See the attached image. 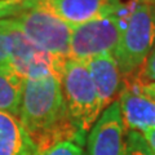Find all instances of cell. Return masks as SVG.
Wrapping results in <instances>:
<instances>
[{"instance_id":"1","label":"cell","mask_w":155,"mask_h":155,"mask_svg":"<svg viewBox=\"0 0 155 155\" xmlns=\"http://www.w3.org/2000/svg\"><path fill=\"white\" fill-rule=\"evenodd\" d=\"M18 119L39 155L62 141H74L80 146L85 141L70 122L61 81L53 75L23 79Z\"/></svg>"},{"instance_id":"2","label":"cell","mask_w":155,"mask_h":155,"mask_svg":"<svg viewBox=\"0 0 155 155\" xmlns=\"http://www.w3.org/2000/svg\"><path fill=\"white\" fill-rule=\"evenodd\" d=\"M155 45V4L138 0L125 19L114 57L123 79L137 75Z\"/></svg>"},{"instance_id":"3","label":"cell","mask_w":155,"mask_h":155,"mask_svg":"<svg viewBox=\"0 0 155 155\" xmlns=\"http://www.w3.org/2000/svg\"><path fill=\"white\" fill-rule=\"evenodd\" d=\"M9 19L39 49L67 58L72 27L43 3L35 0Z\"/></svg>"},{"instance_id":"4","label":"cell","mask_w":155,"mask_h":155,"mask_svg":"<svg viewBox=\"0 0 155 155\" xmlns=\"http://www.w3.org/2000/svg\"><path fill=\"white\" fill-rule=\"evenodd\" d=\"M60 81L70 122L78 132L87 137L102 113L89 72L84 64L67 58Z\"/></svg>"},{"instance_id":"5","label":"cell","mask_w":155,"mask_h":155,"mask_svg":"<svg viewBox=\"0 0 155 155\" xmlns=\"http://www.w3.org/2000/svg\"><path fill=\"white\" fill-rule=\"evenodd\" d=\"M128 16L111 14L74 26L67 58L83 64L98 54L114 53Z\"/></svg>"},{"instance_id":"6","label":"cell","mask_w":155,"mask_h":155,"mask_svg":"<svg viewBox=\"0 0 155 155\" xmlns=\"http://www.w3.org/2000/svg\"><path fill=\"white\" fill-rule=\"evenodd\" d=\"M12 41L13 44L8 64L22 79H35L48 75L61 79L62 69L67 58L39 49L13 26V23Z\"/></svg>"},{"instance_id":"7","label":"cell","mask_w":155,"mask_h":155,"mask_svg":"<svg viewBox=\"0 0 155 155\" xmlns=\"http://www.w3.org/2000/svg\"><path fill=\"white\" fill-rule=\"evenodd\" d=\"M38 2L47 5L61 19L74 27L92 19L111 14L128 16L138 3V0H38Z\"/></svg>"},{"instance_id":"8","label":"cell","mask_w":155,"mask_h":155,"mask_svg":"<svg viewBox=\"0 0 155 155\" xmlns=\"http://www.w3.org/2000/svg\"><path fill=\"white\" fill-rule=\"evenodd\" d=\"M127 129L118 100L107 106L87 136V155H124Z\"/></svg>"},{"instance_id":"9","label":"cell","mask_w":155,"mask_h":155,"mask_svg":"<svg viewBox=\"0 0 155 155\" xmlns=\"http://www.w3.org/2000/svg\"><path fill=\"white\" fill-rule=\"evenodd\" d=\"M118 102L125 129L142 134L155 129V101L143 93L137 75L123 79Z\"/></svg>"},{"instance_id":"10","label":"cell","mask_w":155,"mask_h":155,"mask_svg":"<svg viewBox=\"0 0 155 155\" xmlns=\"http://www.w3.org/2000/svg\"><path fill=\"white\" fill-rule=\"evenodd\" d=\"M83 64L85 65L93 81L101 109L104 111L114 101L118 100L122 89L123 78L116 60L113 53H104L89 58Z\"/></svg>"},{"instance_id":"11","label":"cell","mask_w":155,"mask_h":155,"mask_svg":"<svg viewBox=\"0 0 155 155\" xmlns=\"http://www.w3.org/2000/svg\"><path fill=\"white\" fill-rule=\"evenodd\" d=\"M0 155H39L17 116L0 110Z\"/></svg>"},{"instance_id":"12","label":"cell","mask_w":155,"mask_h":155,"mask_svg":"<svg viewBox=\"0 0 155 155\" xmlns=\"http://www.w3.org/2000/svg\"><path fill=\"white\" fill-rule=\"evenodd\" d=\"M22 88V78L12 69L8 62L0 64V110L18 118Z\"/></svg>"},{"instance_id":"13","label":"cell","mask_w":155,"mask_h":155,"mask_svg":"<svg viewBox=\"0 0 155 155\" xmlns=\"http://www.w3.org/2000/svg\"><path fill=\"white\" fill-rule=\"evenodd\" d=\"M124 155H155L151 147L149 146L143 134L140 132L128 130L125 137V150Z\"/></svg>"},{"instance_id":"14","label":"cell","mask_w":155,"mask_h":155,"mask_svg":"<svg viewBox=\"0 0 155 155\" xmlns=\"http://www.w3.org/2000/svg\"><path fill=\"white\" fill-rule=\"evenodd\" d=\"M12 44V22L7 18L0 21V64L8 62Z\"/></svg>"},{"instance_id":"15","label":"cell","mask_w":155,"mask_h":155,"mask_svg":"<svg viewBox=\"0 0 155 155\" xmlns=\"http://www.w3.org/2000/svg\"><path fill=\"white\" fill-rule=\"evenodd\" d=\"M83 150L79 143L74 141H62L49 147L40 155H81Z\"/></svg>"},{"instance_id":"16","label":"cell","mask_w":155,"mask_h":155,"mask_svg":"<svg viewBox=\"0 0 155 155\" xmlns=\"http://www.w3.org/2000/svg\"><path fill=\"white\" fill-rule=\"evenodd\" d=\"M31 2L34 0H0V18H11Z\"/></svg>"},{"instance_id":"17","label":"cell","mask_w":155,"mask_h":155,"mask_svg":"<svg viewBox=\"0 0 155 155\" xmlns=\"http://www.w3.org/2000/svg\"><path fill=\"white\" fill-rule=\"evenodd\" d=\"M137 76L142 81H155V45L153 47Z\"/></svg>"},{"instance_id":"18","label":"cell","mask_w":155,"mask_h":155,"mask_svg":"<svg viewBox=\"0 0 155 155\" xmlns=\"http://www.w3.org/2000/svg\"><path fill=\"white\" fill-rule=\"evenodd\" d=\"M140 84H141V89L143 91V93H146L155 101V81H142L140 79Z\"/></svg>"},{"instance_id":"19","label":"cell","mask_w":155,"mask_h":155,"mask_svg":"<svg viewBox=\"0 0 155 155\" xmlns=\"http://www.w3.org/2000/svg\"><path fill=\"white\" fill-rule=\"evenodd\" d=\"M143 137H145V140L147 141L149 146L151 147L153 153L155 154V129H151V130H149V132L143 133Z\"/></svg>"},{"instance_id":"20","label":"cell","mask_w":155,"mask_h":155,"mask_svg":"<svg viewBox=\"0 0 155 155\" xmlns=\"http://www.w3.org/2000/svg\"><path fill=\"white\" fill-rule=\"evenodd\" d=\"M150 2H153V3H154V4H155V0H150Z\"/></svg>"},{"instance_id":"21","label":"cell","mask_w":155,"mask_h":155,"mask_svg":"<svg viewBox=\"0 0 155 155\" xmlns=\"http://www.w3.org/2000/svg\"><path fill=\"white\" fill-rule=\"evenodd\" d=\"M0 21H3V19H2V18H0Z\"/></svg>"}]
</instances>
